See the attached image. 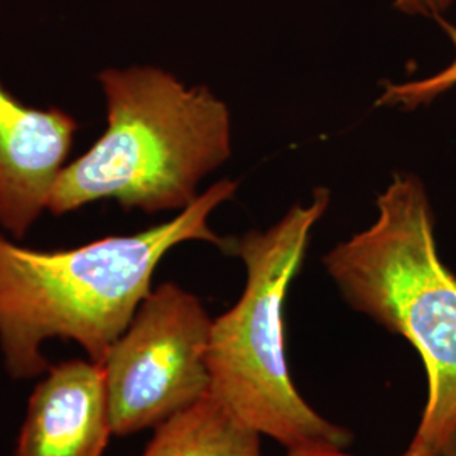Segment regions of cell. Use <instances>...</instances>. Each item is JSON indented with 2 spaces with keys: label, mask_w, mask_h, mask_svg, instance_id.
I'll return each instance as SVG.
<instances>
[{
  "label": "cell",
  "mask_w": 456,
  "mask_h": 456,
  "mask_svg": "<svg viewBox=\"0 0 456 456\" xmlns=\"http://www.w3.org/2000/svg\"><path fill=\"white\" fill-rule=\"evenodd\" d=\"M237 188V181H218L158 227L71 248H31L0 233V354L9 377L45 374L49 340L75 342L100 363L152 291L169 250L193 240L230 248L208 220Z\"/></svg>",
  "instance_id": "6da1fadb"
},
{
  "label": "cell",
  "mask_w": 456,
  "mask_h": 456,
  "mask_svg": "<svg viewBox=\"0 0 456 456\" xmlns=\"http://www.w3.org/2000/svg\"><path fill=\"white\" fill-rule=\"evenodd\" d=\"M105 131L54 183L48 212L61 216L98 201L147 215L195 203L198 186L232 156V115L208 86H188L151 65L97 75Z\"/></svg>",
  "instance_id": "7a4b0ae2"
},
{
  "label": "cell",
  "mask_w": 456,
  "mask_h": 456,
  "mask_svg": "<svg viewBox=\"0 0 456 456\" xmlns=\"http://www.w3.org/2000/svg\"><path fill=\"white\" fill-rule=\"evenodd\" d=\"M323 262L354 310L418 350L428 401L409 448L441 455L456 431V277L441 262L423 181L395 173L377 200L374 224Z\"/></svg>",
  "instance_id": "3957f363"
},
{
  "label": "cell",
  "mask_w": 456,
  "mask_h": 456,
  "mask_svg": "<svg viewBox=\"0 0 456 456\" xmlns=\"http://www.w3.org/2000/svg\"><path fill=\"white\" fill-rule=\"evenodd\" d=\"M330 191L296 205L276 225L232 240L247 281L240 299L213 320L208 345L210 394L247 428L288 452L343 450L352 435L320 416L296 391L286 357L284 303L301 269L311 230L325 215Z\"/></svg>",
  "instance_id": "277c9868"
},
{
  "label": "cell",
  "mask_w": 456,
  "mask_h": 456,
  "mask_svg": "<svg viewBox=\"0 0 456 456\" xmlns=\"http://www.w3.org/2000/svg\"><path fill=\"white\" fill-rule=\"evenodd\" d=\"M212 323L178 284L151 291L100 362L115 436L158 428L210 392Z\"/></svg>",
  "instance_id": "5b68a950"
},
{
  "label": "cell",
  "mask_w": 456,
  "mask_h": 456,
  "mask_svg": "<svg viewBox=\"0 0 456 456\" xmlns=\"http://www.w3.org/2000/svg\"><path fill=\"white\" fill-rule=\"evenodd\" d=\"M78 131L69 112L29 107L0 82V227L14 240L48 212Z\"/></svg>",
  "instance_id": "8992f818"
},
{
  "label": "cell",
  "mask_w": 456,
  "mask_h": 456,
  "mask_svg": "<svg viewBox=\"0 0 456 456\" xmlns=\"http://www.w3.org/2000/svg\"><path fill=\"white\" fill-rule=\"evenodd\" d=\"M114 435L102 365H49L29 397L14 456H103Z\"/></svg>",
  "instance_id": "52a82bcc"
},
{
  "label": "cell",
  "mask_w": 456,
  "mask_h": 456,
  "mask_svg": "<svg viewBox=\"0 0 456 456\" xmlns=\"http://www.w3.org/2000/svg\"><path fill=\"white\" fill-rule=\"evenodd\" d=\"M142 456H261V435L208 392L159 424Z\"/></svg>",
  "instance_id": "ba28073f"
},
{
  "label": "cell",
  "mask_w": 456,
  "mask_h": 456,
  "mask_svg": "<svg viewBox=\"0 0 456 456\" xmlns=\"http://www.w3.org/2000/svg\"><path fill=\"white\" fill-rule=\"evenodd\" d=\"M443 31L452 39L456 49V26L446 22L443 17L438 19ZM456 85V56L452 65L446 66L443 71L416 82L395 83L384 90V95L379 98V105H395L404 109H416L426 105L431 100L440 97L441 94L452 90Z\"/></svg>",
  "instance_id": "9c48e42d"
},
{
  "label": "cell",
  "mask_w": 456,
  "mask_h": 456,
  "mask_svg": "<svg viewBox=\"0 0 456 456\" xmlns=\"http://www.w3.org/2000/svg\"><path fill=\"white\" fill-rule=\"evenodd\" d=\"M455 0H392V5L409 16H423L438 20L450 11Z\"/></svg>",
  "instance_id": "30bf717a"
},
{
  "label": "cell",
  "mask_w": 456,
  "mask_h": 456,
  "mask_svg": "<svg viewBox=\"0 0 456 456\" xmlns=\"http://www.w3.org/2000/svg\"><path fill=\"white\" fill-rule=\"evenodd\" d=\"M288 456H350L342 453V450H311V452H289ZM401 456H441L436 453H431V452H424V450H411L408 448V452L404 455Z\"/></svg>",
  "instance_id": "8fae6325"
},
{
  "label": "cell",
  "mask_w": 456,
  "mask_h": 456,
  "mask_svg": "<svg viewBox=\"0 0 456 456\" xmlns=\"http://www.w3.org/2000/svg\"><path fill=\"white\" fill-rule=\"evenodd\" d=\"M441 456H456V431L455 435L450 438V441L446 443V446L443 448V453Z\"/></svg>",
  "instance_id": "7c38bea8"
}]
</instances>
